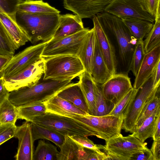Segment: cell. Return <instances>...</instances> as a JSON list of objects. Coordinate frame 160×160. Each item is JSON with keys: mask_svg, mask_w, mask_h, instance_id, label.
Wrapping results in <instances>:
<instances>
[{"mask_svg": "<svg viewBox=\"0 0 160 160\" xmlns=\"http://www.w3.org/2000/svg\"><path fill=\"white\" fill-rule=\"evenodd\" d=\"M57 95L58 97L70 102L88 114L87 104L78 82L71 83L58 92Z\"/></svg>", "mask_w": 160, "mask_h": 160, "instance_id": "obj_22", "label": "cell"}, {"mask_svg": "<svg viewBox=\"0 0 160 160\" xmlns=\"http://www.w3.org/2000/svg\"><path fill=\"white\" fill-rule=\"evenodd\" d=\"M58 160H83L84 147L65 136L64 141L60 148Z\"/></svg>", "mask_w": 160, "mask_h": 160, "instance_id": "obj_25", "label": "cell"}, {"mask_svg": "<svg viewBox=\"0 0 160 160\" xmlns=\"http://www.w3.org/2000/svg\"><path fill=\"white\" fill-rule=\"evenodd\" d=\"M152 138L153 141L160 138V111H158L156 116L154 132Z\"/></svg>", "mask_w": 160, "mask_h": 160, "instance_id": "obj_46", "label": "cell"}, {"mask_svg": "<svg viewBox=\"0 0 160 160\" xmlns=\"http://www.w3.org/2000/svg\"><path fill=\"white\" fill-rule=\"evenodd\" d=\"M145 54L143 40L138 41L133 54L130 67V71L135 77L137 75Z\"/></svg>", "mask_w": 160, "mask_h": 160, "instance_id": "obj_38", "label": "cell"}, {"mask_svg": "<svg viewBox=\"0 0 160 160\" xmlns=\"http://www.w3.org/2000/svg\"><path fill=\"white\" fill-rule=\"evenodd\" d=\"M160 61V45L146 53L135 77L133 88L139 89L152 76Z\"/></svg>", "mask_w": 160, "mask_h": 160, "instance_id": "obj_17", "label": "cell"}, {"mask_svg": "<svg viewBox=\"0 0 160 160\" xmlns=\"http://www.w3.org/2000/svg\"><path fill=\"white\" fill-rule=\"evenodd\" d=\"M26 121L17 126L15 137L18 140L16 160H32L34 152L33 140L30 123Z\"/></svg>", "mask_w": 160, "mask_h": 160, "instance_id": "obj_16", "label": "cell"}, {"mask_svg": "<svg viewBox=\"0 0 160 160\" xmlns=\"http://www.w3.org/2000/svg\"><path fill=\"white\" fill-rule=\"evenodd\" d=\"M18 49L0 20V55L12 57Z\"/></svg>", "mask_w": 160, "mask_h": 160, "instance_id": "obj_34", "label": "cell"}, {"mask_svg": "<svg viewBox=\"0 0 160 160\" xmlns=\"http://www.w3.org/2000/svg\"><path fill=\"white\" fill-rule=\"evenodd\" d=\"M31 132L34 141L39 139L50 141L59 148L63 144L65 136L50 128L30 122Z\"/></svg>", "mask_w": 160, "mask_h": 160, "instance_id": "obj_26", "label": "cell"}, {"mask_svg": "<svg viewBox=\"0 0 160 160\" xmlns=\"http://www.w3.org/2000/svg\"><path fill=\"white\" fill-rule=\"evenodd\" d=\"M18 119H24L30 122L34 118L44 115L47 109L44 103L17 107Z\"/></svg>", "mask_w": 160, "mask_h": 160, "instance_id": "obj_33", "label": "cell"}, {"mask_svg": "<svg viewBox=\"0 0 160 160\" xmlns=\"http://www.w3.org/2000/svg\"><path fill=\"white\" fill-rule=\"evenodd\" d=\"M159 93V92L152 97L142 109L137 119L135 130L139 128L143 122L154 112L160 109Z\"/></svg>", "mask_w": 160, "mask_h": 160, "instance_id": "obj_37", "label": "cell"}, {"mask_svg": "<svg viewBox=\"0 0 160 160\" xmlns=\"http://www.w3.org/2000/svg\"><path fill=\"white\" fill-rule=\"evenodd\" d=\"M101 86L105 98L115 105L133 88L128 74L121 72L113 75Z\"/></svg>", "mask_w": 160, "mask_h": 160, "instance_id": "obj_13", "label": "cell"}, {"mask_svg": "<svg viewBox=\"0 0 160 160\" xmlns=\"http://www.w3.org/2000/svg\"><path fill=\"white\" fill-rule=\"evenodd\" d=\"M91 74L94 81L100 85L105 82L113 75L107 65L99 48L96 37Z\"/></svg>", "mask_w": 160, "mask_h": 160, "instance_id": "obj_20", "label": "cell"}, {"mask_svg": "<svg viewBox=\"0 0 160 160\" xmlns=\"http://www.w3.org/2000/svg\"><path fill=\"white\" fill-rule=\"evenodd\" d=\"M0 20L18 48L29 41L25 33L17 22L15 17L0 13Z\"/></svg>", "mask_w": 160, "mask_h": 160, "instance_id": "obj_23", "label": "cell"}, {"mask_svg": "<svg viewBox=\"0 0 160 160\" xmlns=\"http://www.w3.org/2000/svg\"><path fill=\"white\" fill-rule=\"evenodd\" d=\"M84 155L83 160H108V156L106 153L102 154L89 148L84 147Z\"/></svg>", "mask_w": 160, "mask_h": 160, "instance_id": "obj_43", "label": "cell"}, {"mask_svg": "<svg viewBox=\"0 0 160 160\" xmlns=\"http://www.w3.org/2000/svg\"><path fill=\"white\" fill-rule=\"evenodd\" d=\"M23 0H0V13L15 17L19 4Z\"/></svg>", "mask_w": 160, "mask_h": 160, "instance_id": "obj_39", "label": "cell"}, {"mask_svg": "<svg viewBox=\"0 0 160 160\" xmlns=\"http://www.w3.org/2000/svg\"><path fill=\"white\" fill-rule=\"evenodd\" d=\"M153 73L154 75V84L155 85L160 82V61L156 66Z\"/></svg>", "mask_w": 160, "mask_h": 160, "instance_id": "obj_48", "label": "cell"}, {"mask_svg": "<svg viewBox=\"0 0 160 160\" xmlns=\"http://www.w3.org/2000/svg\"><path fill=\"white\" fill-rule=\"evenodd\" d=\"M143 9L155 18L157 9L160 5V0H138Z\"/></svg>", "mask_w": 160, "mask_h": 160, "instance_id": "obj_42", "label": "cell"}, {"mask_svg": "<svg viewBox=\"0 0 160 160\" xmlns=\"http://www.w3.org/2000/svg\"><path fill=\"white\" fill-rule=\"evenodd\" d=\"M159 111L160 109L156 111L146 119L132 135L142 142H144L149 138H152L154 132L156 116Z\"/></svg>", "mask_w": 160, "mask_h": 160, "instance_id": "obj_32", "label": "cell"}, {"mask_svg": "<svg viewBox=\"0 0 160 160\" xmlns=\"http://www.w3.org/2000/svg\"><path fill=\"white\" fill-rule=\"evenodd\" d=\"M73 140L83 147L94 150L98 152L105 153L100 150L104 149V146L97 145L88 139L87 137L79 135H74L70 137Z\"/></svg>", "mask_w": 160, "mask_h": 160, "instance_id": "obj_40", "label": "cell"}, {"mask_svg": "<svg viewBox=\"0 0 160 160\" xmlns=\"http://www.w3.org/2000/svg\"><path fill=\"white\" fill-rule=\"evenodd\" d=\"M71 81L43 79L33 86L10 92L8 98L17 107L43 103L70 84Z\"/></svg>", "mask_w": 160, "mask_h": 160, "instance_id": "obj_3", "label": "cell"}, {"mask_svg": "<svg viewBox=\"0 0 160 160\" xmlns=\"http://www.w3.org/2000/svg\"><path fill=\"white\" fill-rule=\"evenodd\" d=\"M71 117L89 126L93 136L105 141L121 134L124 120L122 117L108 115L97 116L88 114Z\"/></svg>", "mask_w": 160, "mask_h": 160, "instance_id": "obj_7", "label": "cell"}, {"mask_svg": "<svg viewBox=\"0 0 160 160\" xmlns=\"http://www.w3.org/2000/svg\"><path fill=\"white\" fill-rule=\"evenodd\" d=\"M113 0H63L64 8L82 19L104 11Z\"/></svg>", "mask_w": 160, "mask_h": 160, "instance_id": "obj_14", "label": "cell"}, {"mask_svg": "<svg viewBox=\"0 0 160 160\" xmlns=\"http://www.w3.org/2000/svg\"><path fill=\"white\" fill-rule=\"evenodd\" d=\"M132 35L138 41L143 40L150 31L154 22L139 19L121 18Z\"/></svg>", "mask_w": 160, "mask_h": 160, "instance_id": "obj_27", "label": "cell"}, {"mask_svg": "<svg viewBox=\"0 0 160 160\" xmlns=\"http://www.w3.org/2000/svg\"><path fill=\"white\" fill-rule=\"evenodd\" d=\"M12 57L0 55V72L3 70Z\"/></svg>", "mask_w": 160, "mask_h": 160, "instance_id": "obj_49", "label": "cell"}, {"mask_svg": "<svg viewBox=\"0 0 160 160\" xmlns=\"http://www.w3.org/2000/svg\"><path fill=\"white\" fill-rule=\"evenodd\" d=\"M82 19L77 15H60L58 27L51 40H56L75 34L85 29Z\"/></svg>", "mask_w": 160, "mask_h": 160, "instance_id": "obj_18", "label": "cell"}, {"mask_svg": "<svg viewBox=\"0 0 160 160\" xmlns=\"http://www.w3.org/2000/svg\"><path fill=\"white\" fill-rule=\"evenodd\" d=\"M102 28L118 48V67L120 72L128 74L137 40L131 34L122 19L105 11L96 15Z\"/></svg>", "mask_w": 160, "mask_h": 160, "instance_id": "obj_1", "label": "cell"}, {"mask_svg": "<svg viewBox=\"0 0 160 160\" xmlns=\"http://www.w3.org/2000/svg\"><path fill=\"white\" fill-rule=\"evenodd\" d=\"M138 90L133 88L131 89L115 105L108 115L122 117L124 119Z\"/></svg>", "mask_w": 160, "mask_h": 160, "instance_id": "obj_35", "label": "cell"}, {"mask_svg": "<svg viewBox=\"0 0 160 160\" xmlns=\"http://www.w3.org/2000/svg\"><path fill=\"white\" fill-rule=\"evenodd\" d=\"M17 11L33 13L60 12L59 10L42 0H23L18 5Z\"/></svg>", "mask_w": 160, "mask_h": 160, "instance_id": "obj_28", "label": "cell"}, {"mask_svg": "<svg viewBox=\"0 0 160 160\" xmlns=\"http://www.w3.org/2000/svg\"><path fill=\"white\" fill-rule=\"evenodd\" d=\"M9 93L4 84L3 79L0 77V105L8 98Z\"/></svg>", "mask_w": 160, "mask_h": 160, "instance_id": "obj_47", "label": "cell"}, {"mask_svg": "<svg viewBox=\"0 0 160 160\" xmlns=\"http://www.w3.org/2000/svg\"><path fill=\"white\" fill-rule=\"evenodd\" d=\"M47 112L69 117L85 115L88 114L70 102L56 95L43 103Z\"/></svg>", "mask_w": 160, "mask_h": 160, "instance_id": "obj_19", "label": "cell"}, {"mask_svg": "<svg viewBox=\"0 0 160 160\" xmlns=\"http://www.w3.org/2000/svg\"><path fill=\"white\" fill-rule=\"evenodd\" d=\"M44 58V80H72L85 70L76 56L61 55Z\"/></svg>", "mask_w": 160, "mask_h": 160, "instance_id": "obj_4", "label": "cell"}, {"mask_svg": "<svg viewBox=\"0 0 160 160\" xmlns=\"http://www.w3.org/2000/svg\"><path fill=\"white\" fill-rule=\"evenodd\" d=\"M96 35L95 29H89L78 53L85 70L91 74Z\"/></svg>", "mask_w": 160, "mask_h": 160, "instance_id": "obj_21", "label": "cell"}, {"mask_svg": "<svg viewBox=\"0 0 160 160\" xmlns=\"http://www.w3.org/2000/svg\"><path fill=\"white\" fill-rule=\"evenodd\" d=\"M153 158V160H160V138L153 141L150 149Z\"/></svg>", "mask_w": 160, "mask_h": 160, "instance_id": "obj_45", "label": "cell"}, {"mask_svg": "<svg viewBox=\"0 0 160 160\" xmlns=\"http://www.w3.org/2000/svg\"><path fill=\"white\" fill-rule=\"evenodd\" d=\"M30 122L47 127L69 137L79 135L93 136L91 127L72 118L47 112L44 115L35 117Z\"/></svg>", "mask_w": 160, "mask_h": 160, "instance_id": "obj_5", "label": "cell"}, {"mask_svg": "<svg viewBox=\"0 0 160 160\" xmlns=\"http://www.w3.org/2000/svg\"><path fill=\"white\" fill-rule=\"evenodd\" d=\"M153 160L152 153L147 147L132 154L130 160Z\"/></svg>", "mask_w": 160, "mask_h": 160, "instance_id": "obj_44", "label": "cell"}, {"mask_svg": "<svg viewBox=\"0 0 160 160\" xmlns=\"http://www.w3.org/2000/svg\"><path fill=\"white\" fill-rule=\"evenodd\" d=\"M154 22L153 27L143 41L146 54L160 45V5L157 9Z\"/></svg>", "mask_w": 160, "mask_h": 160, "instance_id": "obj_29", "label": "cell"}, {"mask_svg": "<svg viewBox=\"0 0 160 160\" xmlns=\"http://www.w3.org/2000/svg\"><path fill=\"white\" fill-rule=\"evenodd\" d=\"M93 28L101 52L111 73H117L118 60L115 48L111 39L101 26L96 15L92 17Z\"/></svg>", "mask_w": 160, "mask_h": 160, "instance_id": "obj_15", "label": "cell"}, {"mask_svg": "<svg viewBox=\"0 0 160 160\" xmlns=\"http://www.w3.org/2000/svg\"><path fill=\"white\" fill-rule=\"evenodd\" d=\"M44 58L35 62L15 75L3 78L4 84L10 92L25 87L33 86L38 82L44 72Z\"/></svg>", "mask_w": 160, "mask_h": 160, "instance_id": "obj_11", "label": "cell"}, {"mask_svg": "<svg viewBox=\"0 0 160 160\" xmlns=\"http://www.w3.org/2000/svg\"><path fill=\"white\" fill-rule=\"evenodd\" d=\"M60 13H33L17 11L16 21L27 35L29 41L48 42L58 27Z\"/></svg>", "mask_w": 160, "mask_h": 160, "instance_id": "obj_2", "label": "cell"}, {"mask_svg": "<svg viewBox=\"0 0 160 160\" xmlns=\"http://www.w3.org/2000/svg\"><path fill=\"white\" fill-rule=\"evenodd\" d=\"M160 82L154 84V75L151 77L138 90L124 119L122 128L133 133L136 123L142 109L149 100L160 91Z\"/></svg>", "mask_w": 160, "mask_h": 160, "instance_id": "obj_6", "label": "cell"}, {"mask_svg": "<svg viewBox=\"0 0 160 160\" xmlns=\"http://www.w3.org/2000/svg\"><path fill=\"white\" fill-rule=\"evenodd\" d=\"M17 126L11 123L0 125V145L15 137Z\"/></svg>", "mask_w": 160, "mask_h": 160, "instance_id": "obj_41", "label": "cell"}, {"mask_svg": "<svg viewBox=\"0 0 160 160\" xmlns=\"http://www.w3.org/2000/svg\"><path fill=\"white\" fill-rule=\"evenodd\" d=\"M59 152L55 146L40 140L34 151L32 160H58Z\"/></svg>", "mask_w": 160, "mask_h": 160, "instance_id": "obj_30", "label": "cell"}, {"mask_svg": "<svg viewBox=\"0 0 160 160\" xmlns=\"http://www.w3.org/2000/svg\"><path fill=\"white\" fill-rule=\"evenodd\" d=\"M95 109L94 116H101L108 115L113 109L115 105L104 97L101 85L94 82Z\"/></svg>", "mask_w": 160, "mask_h": 160, "instance_id": "obj_31", "label": "cell"}, {"mask_svg": "<svg viewBox=\"0 0 160 160\" xmlns=\"http://www.w3.org/2000/svg\"><path fill=\"white\" fill-rule=\"evenodd\" d=\"M104 11L121 18H139L154 22L155 18L142 8L138 0H113Z\"/></svg>", "mask_w": 160, "mask_h": 160, "instance_id": "obj_12", "label": "cell"}, {"mask_svg": "<svg viewBox=\"0 0 160 160\" xmlns=\"http://www.w3.org/2000/svg\"><path fill=\"white\" fill-rule=\"evenodd\" d=\"M79 83L88 109V114L94 116L95 112L94 81L91 74L85 70L79 76Z\"/></svg>", "mask_w": 160, "mask_h": 160, "instance_id": "obj_24", "label": "cell"}, {"mask_svg": "<svg viewBox=\"0 0 160 160\" xmlns=\"http://www.w3.org/2000/svg\"><path fill=\"white\" fill-rule=\"evenodd\" d=\"M89 29L85 28L72 35L47 42L41 54L46 58L61 55L77 56Z\"/></svg>", "mask_w": 160, "mask_h": 160, "instance_id": "obj_9", "label": "cell"}, {"mask_svg": "<svg viewBox=\"0 0 160 160\" xmlns=\"http://www.w3.org/2000/svg\"><path fill=\"white\" fill-rule=\"evenodd\" d=\"M18 119L17 107L7 98L0 105V125L7 123L15 124Z\"/></svg>", "mask_w": 160, "mask_h": 160, "instance_id": "obj_36", "label": "cell"}, {"mask_svg": "<svg viewBox=\"0 0 160 160\" xmlns=\"http://www.w3.org/2000/svg\"><path fill=\"white\" fill-rule=\"evenodd\" d=\"M47 42L28 47L13 56L0 72L2 78L11 77L41 58V54Z\"/></svg>", "mask_w": 160, "mask_h": 160, "instance_id": "obj_10", "label": "cell"}, {"mask_svg": "<svg viewBox=\"0 0 160 160\" xmlns=\"http://www.w3.org/2000/svg\"><path fill=\"white\" fill-rule=\"evenodd\" d=\"M106 142L104 150L108 160H130L132 154L147 147V143L132 134L124 137L121 134Z\"/></svg>", "mask_w": 160, "mask_h": 160, "instance_id": "obj_8", "label": "cell"}]
</instances>
